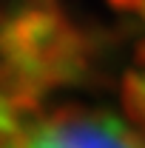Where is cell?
<instances>
[{"mask_svg": "<svg viewBox=\"0 0 145 148\" xmlns=\"http://www.w3.org/2000/svg\"><path fill=\"white\" fill-rule=\"evenodd\" d=\"M142 20H145V12H142Z\"/></svg>", "mask_w": 145, "mask_h": 148, "instance_id": "6", "label": "cell"}, {"mask_svg": "<svg viewBox=\"0 0 145 148\" xmlns=\"http://www.w3.org/2000/svg\"><path fill=\"white\" fill-rule=\"evenodd\" d=\"M23 128L9 148H140L137 140L114 117H83L60 111L57 117Z\"/></svg>", "mask_w": 145, "mask_h": 148, "instance_id": "1", "label": "cell"}, {"mask_svg": "<svg viewBox=\"0 0 145 148\" xmlns=\"http://www.w3.org/2000/svg\"><path fill=\"white\" fill-rule=\"evenodd\" d=\"M122 108L140 128H145V71H128L122 77Z\"/></svg>", "mask_w": 145, "mask_h": 148, "instance_id": "2", "label": "cell"}, {"mask_svg": "<svg viewBox=\"0 0 145 148\" xmlns=\"http://www.w3.org/2000/svg\"><path fill=\"white\" fill-rule=\"evenodd\" d=\"M114 12H137V14H142L145 12V0H105Z\"/></svg>", "mask_w": 145, "mask_h": 148, "instance_id": "3", "label": "cell"}, {"mask_svg": "<svg viewBox=\"0 0 145 148\" xmlns=\"http://www.w3.org/2000/svg\"><path fill=\"white\" fill-rule=\"evenodd\" d=\"M6 106H9V100L3 97V91H0V108H6Z\"/></svg>", "mask_w": 145, "mask_h": 148, "instance_id": "5", "label": "cell"}, {"mask_svg": "<svg viewBox=\"0 0 145 148\" xmlns=\"http://www.w3.org/2000/svg\"><path fill=\"white\" fill-rule=\"evenodd\" d=\"M134 60H137V63H140V66L145 69V37L140 40V43H137V49H134Z\"/></svg>", "mask_w": 145, "mask_h": 148, "instance_id": "4", "label": "cell"}]
</instances>
